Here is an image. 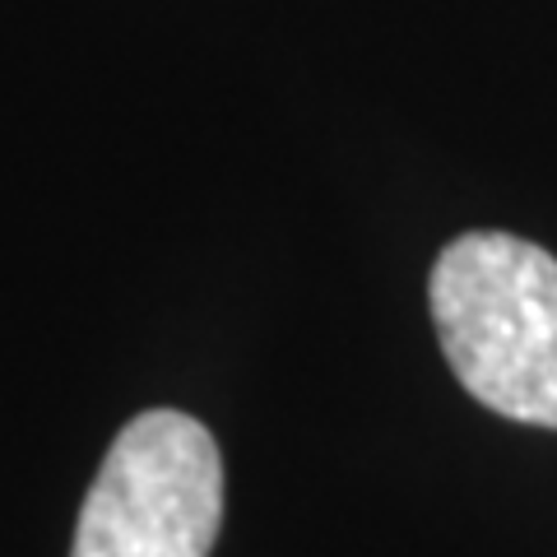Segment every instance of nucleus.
Here are the masks:
<instances>
[{"label":"nucleus","mask_w":557,"mask_h":557,"mask_svg":"<svg viewBox=\"0 0 557 557\" xmlns=\"http://www.w3.org/2000/svg\"><path fill=\"white\" fill-rule=\"evenodd\" d=\"M428 302L460 386L557 432V260L511 233H465L432 265Z\"/></svg>","instance_id":"1"},{"label":"nucleus","mask_w":557,"mask_h":557,"mask_svg":"<svg viewBox=\"0 0 557 557\" xmlns=\"http://www.w3.org/2000/svg\"><path fill=\"white\" fill-rule=\"evenodd\" d=\"M223 520V460L177 409L131 418L84 497L70 557H209Z\"/></svg>","instance_id":"2"}]
</instances>
